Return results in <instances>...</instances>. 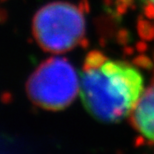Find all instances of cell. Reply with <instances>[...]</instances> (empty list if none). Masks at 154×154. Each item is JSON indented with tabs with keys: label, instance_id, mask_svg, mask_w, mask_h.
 <instances>
[{
	"label": "cell",
	"instance_id": "1",
	"mask_svg": "<svg viewBox=\"0 0 154 154\" xmlns=\"http://www.w3.org/2000/svg\"><path fill=\"white\" fill-rule=\"evenodd\" d=\"M143 92V77L131 64L107 60L96 69H83L80 95L90 114L105 123L130 115Z\"/></svg>",
	"mask_w": 154,
	"mask_h": 154
},
{
	"label": "cell",
	"instance_id": "2",
	"mask_svg": "<svg viewBox=\"0 0 154 154\" xmlns=\"http://www.w3.org/2000/svg\"><path fill=\"white\" fill-rule=\"evenodd\" d=\"M85 13L80 3H48L33 17V37L41 49L53 54L65 53L78 46L87 47Z\"/></svg>",
	"mask_w": 154,
	"mask_h": 154
},
{
	"label": "cell",
	"instance_id": "3",
	"mask_svg": "<svg viewBox=\"0 0 154 154\" xmlns=\"http://www.w3.org/2000/svg\"><path fill=\"white\" fill-rule=\"evenodd\" d=\"M27 95L35 105L58 111L69 106L80 92L75 68L64 57H50L40 64L28 78Z\"/></svg>",
	"mask_w": 154,
	"mask_h": 154
},
{
	"label": "cell",
	"instance_id": "4",
	"mask_svg": "<svg viewBox=\"0 0 154 154\" xmlns=\"http://www.w3.org/2000/svg\"><path fill=\"white\" fill-rule=\"evenodd\" d=\"M130 123L143 137L154 143V76L130 113Z\"/></svg>",
	"mask_w": 154,
	"mask_h": 154
},
{
	"label": "cell",
	"instance_id": "5",
	"mask_svg": "<svg viewBox=\"0 0 154 154\" xmlns=\"http://www.w3.org/2000/svg\"><path fill=\"white\" fill-rule=\"evenodd\" d=\"M108 58L106 55L99 50H92L86 55L84 62H83V69H96L103 65Z\"/></svg>",
	"mask_w": 154,
	"mask_h": 154
},
{
	"label": "cell",
	"instance_id": "6",
	"mask_svg": "<svg viewBox=\"0 0 154 154\" xmlns=\"http://www.w3.org/2000/svg\"><path fill=\"white\" fill-rule=\"evenodd\" d=\"M137 33L144 41H151L154 39V23L146 20L142 15L137 18Z\"/></svg>",
	"mask_w": 154,
	"mask_h": 154
},
{
	"label": "cell",
	"instance_id": "7",
	"mask_svg": "<svg viewBox=\"0 0 154 154\" xmlns=\"http://www.w3.org/2000/svg\"><path fill=\"white\" fill-rule=\"evenodd\" d=\"M116 42L121 46H126L129 42L132 41V35L127 28H120L117 30L115 34Z\"/></svg>",
	"mask_w": 154,
	"mask_h": 154
},
{
	"label": "cell",
	"instance_id": "8",
	"mask_svg": "<svg viewBox=\"0 0 154 154\" xmlns=\"http://www.w3.org/2000/svg\"><path fill=\"white\" fill-rule=\"evenodd\" d=\"M132 63H133L135 66H138L142 69L151 70L153 68V62L151 61V59L144 54L136 56L133 60H132Z\"/></svg>",
	"mask_w": 154,
	"mask_h": 154
},
{
	"label": "cell",
	"instance_id": "9",
	"mask_svg": "<svg viewBox=\"0 0 154 154\" xmlns=\"http://www.w3.org/2000/svg\"><path fill=\"white\" fill-rule=\"evenodd\" d=\"M143 12L147 18L154 20V3H152L151 1H147L144 3Z\"/></svg>",
	"mask_w": 154,
	"mask_h": 154
},
{
	"label": "cell",
	"instance_id": "10",
	"mask_svg": "<svg viewBox=\"0 0 154 154\" xmlns=\"http://www.w3.org/2000/svg\"><path fill=\"white\" fill-rule=\"evenodd\" d=\"M135 49L140 52V53H144L145 51L148 50V45H147V43L142 40V41H138L136 43V45H135Z\"/></svg>",
	"mask_w": 154,
	"mask_h": 154
},
{
	"label": "cell",
	"instance_id": "11",
	"mask_svg": "<svg viewBox=\"0 0 154 154\" xmlns=\"http://www.w3.org/2000/svg\"><path fill=\"white\" fill-rule=\"evenodd\" d=\"M134 52V49L133 47H130V46H124V48H123V53H124V55H126V56H129V55H132Z\"/></svg>",
	"mask_w": 154,
	"mask_h": 154
},
{
	"label": "cell",
	"instance_id": "12",
	"mask_svg": "<svg viewBox=\"0 0 154 154\" xmlns=\"http://www.w3.org/2000/svg\"><path fill=\"white\" fill-rule=\"evenodd\" d=\"M6 17H7V13L3 9H0V22H3Z\"/></svg>",
	"mask_w": 154,
	"mask_h": 154
},
{
	"label": "cell",
	"instance_id": "13",
	"mask_svg": "<svg viewBox=\"0 0 154 154\" xmlns=\"http://www.w3.org/2000/svg\"><path fill=\"white\" fill-rule=\"evenodd\" d=\"M124 1H126L128 3L129 5H130V7L132 9H135V3H134V0H124Z\"/></svg>",
	"mask_w": 154,
	"mask_h": 154
},
{
	"label": "cell",
	"instance_id": "14",
	"mask_svg": "<svg viewBox=\"0 0 154 154\" xmlns=\"http://www.w3.org/2000/svg\"><path fill=\"white\" fill-rule=\"evenodd\" d=\"M143 3H145V2H147V1H151L152 3H154V0H141Z\"/></svg>",
	"mask_w": 154,
	"mask_h": 154
},
{
	"label": "cell",
	"instance_id": "15",
	"mask_svg": "<svg viewBox=\"0 0 154 154\" xmlns=\"http://www.w3.org/2000/svg\"><path fill=\"white\" fill-rule=\"evenodd\" d=\"M1 1H6V0H1Z\"/></svg>",
	"mask_w": 154,
	"mask_h": 154
}]
</instances>
